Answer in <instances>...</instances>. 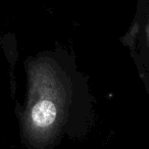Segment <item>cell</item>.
Listing matches in <instances>:
<instances>
[{
	"instance_id": "1",
	"label": "cell",
	"mask_w": 149,
	"mask_h": 149,
	"mask_svg": "<svg viewBox=\"0 0 149 149\" xmlns=\"http://www.w3.org/2000/svg\"><path fill=\"white\" fill-rule=\"evenodd\" d=\"M57 116V110L53 102L50 100L39 101L32 109V120L39 128L51 126Z\"/></svg>"
}]
</instances>
